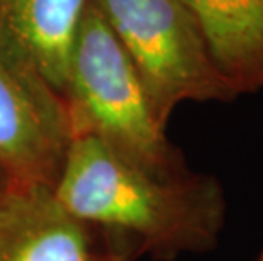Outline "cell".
<instances>
[{"label": "cell", "instance_id": "cell-7", "mask_svg": "<svg viewBox=\"0 0 263 261\" xmlns=\"http://www.w3.org/2000/svg\"><path fill=\"white\" fill-rule=\"evenodd\" d=\"M236 95L263 87V0H183Z\"/></svg>", "mask_w": 263, "mask_h": 261}, {"label": "cell", "instance_id": "cell-3", "mask_svg": "<svg viewBox=\"0 0 263 261\" xmlns=\"http://www.w3.org/2000/svg\"><path fill=\"white\" fill-rule=\"evenodd\" d=\"M131 58L156 117L182 102H228L236 92L217 70L183 0H93Z\"/></svg>", "mask_w": 263, "mask_h": 261}, {"label": "cell", "instance_id": "cell-10", "mask_svg": "<svg viewBox=\"0 0 263 261\" xmlns=\"http://www.w3.org/2000/svg\"><path fill=\"white\" fill-rule=\"evenodd\" d=\"M256 261H263V251L260 253V256H258V259H256Z\"/></svg>", "mask_w": 263, "mask_h": 261}, {"label": "cell", "instance_id": "cell-6", "mask_svg": "<svg viewBox=\"0 0 263 261\" xmlns=\"http://www.w3.org/2000/svg\"><path fill=\"white\" fill-rule=\"evenodd\" d=\"M90 0H0V37L66 104L70 65Z\"/></svg>", "mask_w": 263, "mask_h": 261}, {"label": "cell", "instance_id": "cell-8", "mask_svg": "<svg viewBox=\"0 0 263 261\" xmlns=\"http://www.w3.org/2000/svg\"><path fill=\"white\" fill-rule=\"evenodd\" d=\"M9 183H10V180L7 178V175H5L2 170H0V195H2L5 190H7Z\"/></svg>", "mask_w": 263, "mask_h": 261}, {"label": "cell", "instance_id": "cell-4", "mask_svg": "<svg viewBox=\"0 0 263 261\" xmlns=\"http://www.w3.org/2000/svg\"><path fill=\"white\" fill-rule=\"evenodd\" d=\"M70 141L65 101L0 37V170L10 182L53 187Z\"/></svg>", "mask_w": 263, "mask_h": 261}, {"label": "cell", "instance_id": "cell-1", "mask_svg": "<svg viewBox=\"0 0 263 261\" xmlns=\"http://www.w3.org/2000/svg\"><path fill=\"white\" fill-rule=\"evenodd\" d=\"M53 192L114 251L172 261L216 248L226 220L219 180L149 173L87 132L71 136Z\"/></svg>", "mask_w": 263, "mask_h": 261}, {"label": "cell", "instance_id": "cell-5", "mask_svg": "<svg viewBox=\"0 0 263 261\" xmlns=\"http://www.w3.org/2000/svg\"><path fill=\"white\" fill-rule=\"evenodd\" d=\"M116 256L121 253L70 214L53 187L10 182L0 195V261H112Z\"/></svg>", "mask_w": 263, "mask_h": 261}, {"label": "cell", "instance_id": "cell-2", "mask_svg": "<svg viewBox=\"0 0 263 261\" xmlns=\"http://www.w3.org/2000/svg\"><path fill=\"white\" fill-rule=\"evenodd\" d=\"M71 136L87 132L149 173L178 178L190 173L166 137L131 58L93 0L83 15L66 90Z\"/></svg>", "mask_w": 263, "mask_h": 261}, {"label": "cell", "instance_id": "cell-9", "mask_svg": "<svg viewBox=\"0 0 263 261\" xmlns=\"http://www.w3.org/2000/svg\"><path fill=\"white\" fill-rule=\"evenodd\" d=\"M112 261H133L131 258H127V256H122V254H121V256H116Z\"/></svg>", "mask_w": 263, "mask_h": 261}]
</instances>
